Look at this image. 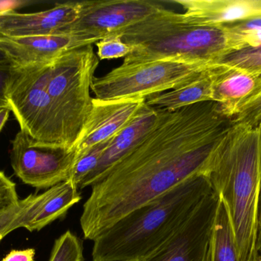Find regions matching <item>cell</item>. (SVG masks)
<instances>
[{"instance_id": "22", "label": "cell", "mask_w": 261, "mask_h": 261, "mask_svg": "<svg viewBox=\"0 0 261 261\" xmlns=\"http://www.w3.org/2000/svg\"><path fill=\"white\" fill-rule=\"evenodd\" d=\"M111 140L110 139L93 147L76 162L69 179L73 181L78 188L81 182L95 170Z\"/></svg>"}, {"instance_id": "10", "label": "cell", "mask_w": 261, "mask_h": 261, "mask_svg": "<svg viewBox=\"0 0 261 261\" xmlns=\"http://www.w3.org/2000/svg\"><path fill=\"white\" fill-rule=\"evenodd\" d=\"M218 204L219 197L213 192L205 196L172 237L145 261H208Z\"/></svg>"}, {"instance_id": "5", "label": "cell", "mask_w": 261, "mask_h": 261, "mask_svg": "<svg viewBox=\"0 0 261 261\" xmlns=\"http://www.w3.org/2000/svg\"><path fill=\"white\" fill-rule=\"evenodd\" d=\"M99 64L93 45L69 51L47 64L46 88L62 124L69 151L91 112L90 90Z\"/></svg>"}, {"instance_id": "17", "label": "cell", "mask_w": 261, "mask_h": 261, "mask_svg": "<svg viewBox=\"0 0 261 261\" xmlns=\"http://www.w3.org/2000/svg\"><path fill=\"white\" fill-rule=\"evenodd\" d=\"M79 188L73 181H64L42 194L32 195L20 223V228L41 231L58 219L64 218L81 200Z\"/></svg>"}, {"instance_id": "24", "label": "cell", "mask_w": 261, "mask_h": 261, "mask_svg": "<svg viewBox=\"0 0 261 261\" xmlns=\"http://www.w3.org/2000/svg\"><path fill=\"white\" fill-rule=\"evenodd\" d=\"M32 196L30 195L20 200L17 205L0 212V242L9 233L20 228V223Z\"/></svg>"}, {"instance_id": "13", "label": "cell", "mask_w": 261, "mask_h": 261, "mask_svg": "<svg viewBox=\"0 0 261 261\" xmlns=\"http://www.w3.org/2000/svg\"><path fill=\"white\" fill-rule=\"evenodd\" d=\"M260 95L261 73L215 64L212 100L221 114L232 121Z\"/></svg>"}, {"instance_id": "25", "label": "cell", "mask_w": 261, "mask_h": 261, "mask_svg": "<svg viewBox=\"0 0 261 261\" xmlns=\"http://www.w3.org/2000/svg\"><path fill=\"white\" fill-rule=\"evenodd\" d=\"M19 201L15 182L0 171V212L17 205Z\"/></svg>"}, {"instance_id": "32", "label": "cell", "mask_w": 261, "mask_h": 261, "mask_svg": "<svg viewBox=\"0 0 261 261\" xmlns=\"http://www.w3.org/2000/svg\"><path fill=\"white\" fill-rule=\"evenodd\" d=\"M256 261H261V254L260 256H259L258 258H257V260H256Z\"/></svg>"}, {"instance_id": "1", "label": "cell", "mask_w": 261, "mask_h": 261, "mask_svg": "<svg viewBox=\"0 0 261 261\" xmlns=\"http://www.w3.org/2000/svg\"><path fill=\"white\" fill-rule=\"evenodd\" d=\"M231 126L214 101L161 109L147 136L92 185L80 219L84 239L94 242L134 210L191 178L205 176Z\"/></svg>"}, {"instance_id": "30", "label": "cell", "mask_w": 261, "mask_h": 261, "mask_svg": "<svg viewBox=\"0 0 261 261\" xmlns=\"http://www.w3.org/2000/svg\"><path fill=\"white\" fill-rule=\"evenodd\" d=\"M258 222L259 226L261 231V178H260V195H259V203H258Z\"/></svg>"}, {"instance_id": "8", "label": "cell", "mask_w": 261, "mask_h": 261, "mask_svg": "<svg viewBox=\"0 0 261 261\" xmlns=\"http://www.w3.org/2000/svg\"><path fill=\"white\" fill-rule=\"evenodd\" d=\"M76 21L66 34L74 35L86 45H93L143 21L164 8L149 0H97L80 2Z\"/></svg>"}, {"instance_id": "19", "label": "cell", "mask_w": 261, "mask_h": 261, "mask_svg": "<svg viewBox=\"0 0 261 261\" xmlns=\"http://www.w3.org/2000/svg\"><path fill=\"white\" fill-rule=\"evenodd\" d=\"M208 261H240L226 208L219 199L210 240Z\"/></svg>"}, {"instance_id": "16", "label": "cell", "mask_w": 261, "mask_h": 261, "mask_svg": "<svg viewBox=\"0 0 261 261\" xmlns=\"http://www.w3.org/2000/svg\"><path fill=\"white\" fill-rule=\"evenodd\" d=\"M184 9L186 20L220 26L261 16V0H172Z\"/></svg>"}, {"instance_id": "15", "label": "cell", "mask_w": 261, "mask_h": 261, "mask_svg": "<svg viewBox=\"0 0 261 261\" xmlns=\"http://www.w3.org/2000/svg\"><path fill=\"white\" fill-rule=\"evenodd\" d=\"M85 46L76 36L69 34L0 36V51L15 65L21 67L48 64L65 52Z\"/></svg>"}, {"instance_id": "21", "label": "cell", "mask_w": 261, "mask_h": 261, "mask_svg": "<svg viewBox=\"0 0 261 261\" xmlns=\"http://www.w3.org/2000/svg\"><path fill=\"white\" fill-rule=\"evenodd\" d=\"M217 63L246 72L261 73V44L230 52Z\"/></svg>"}, {"instance_id": "20", "label": "cell", "mask_w": 261, "mask_h": 261, "mask_svg": "<svg viewBox=\"0 0 261 261\" xmlns=\"http://www.w3.org/2000/svg\"><path fill=\"white\" fill-rule=\"evenodd\" d=\"M49 261H85L82 241L72 231H66L55 241Z\"/></svg>"}, {"instance_id": "29", "label": "cell", "mask_w": 261, "mask_h": 261, "mask_svg": "<svg viewBox=\"0 0 261 261\" xmlns=\"http://www.w3.org/2000/svg\"><path fill=\"white\" fill-rule=\"evenodd\" d=\"M11 110L8 108L1 109L0 110V132L3 130V127L6 124L9 114H10Z\"/></svg>"}, {"instance_id": "27", "label": "cell", "mask_w": 261, "mask_h": 261, "mask_svg": "<svg viewBox=\"0 0 261 261\" xmlns=\"http://www.w3.org/2000/svg\"><path fill=\"white\" fill-rule=\"evenodd\" d=\"M15 68V64L12 61L0 64V110L9 109L7 90Z\"/></svg>"}, {"instance_id": "14", "label": "cell", "mask_w": 261, "mask_h": 261, "mask_svg": "<svg viewBox=\"0 0 261 261\" xmlns=\"http://www.w3.org/2000/svg\"><path fill=\"white\" fill-rule=\"evenodd\" d=\"M161 114V109L152 107L145 102L129 124L112 138L99 163L81 182L79 189L91 187L99 182L147 136L159 121Z\"/></svg>"}, {"instance_id": "28", "label": "cell", "mask_w": 261, "mask_h": 261, "mask_svg": "<svg viewBox=\"0 0 261 261\" xmlns=\"http://www.w3.org/2000/svg\"><path fill=\"white\" fill-rule=\"evenodd\" d=\"M35 250L28 248L24 250H13L10 251L2 261H35Z\"/></svg>"}, {"instance_id": "2", "label": "cell", "mask_w": 261, "mask_h": 261, "mask_svg": "<svg viewBox=\"0 0 261 261\" xmlns=\"http://www.w3.org/2000/svg\"><path fill=\"white\" fill-rule=\"evenodd\" d=\"M205 176L226 208L239 260L256 261L261 251V127L232 124L215 152Z\"/></svg>"}, {"instance_id": "18", "label": "cell", "mask_w": 261, "mask_h": 261, "mask_svg": "<svg viewBox=\"0 0 261 261\" xmlns=\"http://www.w3.org/2000/svg\"><path fill=\"white\" fill-rule=\"evenodd\" d=\"M215 64L202 72L196 79L187 85L147 98L148 105L164 110H178L197 103L213 101L212 88Z\"/></svg>"}, {"instance_id": "4", "label": "cell", "mask_w": 261, "mask_h": 261, "mask_svg": "<svg viewBox=\"0 0 261 261\" xmlns=\"http://www.w3.org/2000/svg\"><path fill=\"white\" fill-rule=\"evenodd\" d=\"M133 47L123 64L173 60L216 64L230 52L252 47L249 35L228 26H202L162 8L120 34Z\"/></svg>"}, {"instance_id": "11", "label": "cell", "mask_w": 261, "mask_h": 261, "mask_svg": "<svg viewBox=\"0 0 261 261\" xmlns=\"http://www.w3.org/2000/svg\"><path fill=\"white\" fill-rule=\"evenodd\" d=\"M145 102L144 99L103 101L93 98L88 119L70 150L74 155L75 164L89 150L110 140L126 127Z\"/></svg>"}, {"instance_id": "12", "label": "cell", "mask_w": 261, "mask_h": 261, "mask_svg": "<svg viewBox=\"0 0 261 261\" xmlns=\"http://www.w3.org/2000/svg\"><path fill=\"white\" fill-rule=\"evenodd\" d=\"M81 3H60L51 9L30 13L15 9L0 12V36L64 35L79 15Z\"/></svg>"}, {"instance_id": "6", "label": "cell", "mask_w": 261, "mask_h": 261, "mask_svg": "<svg viewBox=\"0 0 261 261\" xmlns=\"http://www.w3.org/2000/svg\"><path fill=\"white\" fill-rule=\"evenodd\" d=\"M213 64L160 60L122 64L91 84L99 101L144 99L187 85Z\"/></svg>"}, {"instance_id": "33", "label": "cell", "mask_w": 261, "mask_h": 261, "mask_svg": "<svg viewBox=\"0 0 261 261\" xmlns=\"http://www.w3.org/2000/svg\"><path fill=\"white\" fill-rule=\"evenodd\" d=\"M259 127H261V123H260V125H259Z\"/></svg>"}, {"instance_id": "26", "label": "cell", "mask_w": 261, "mask_h": 261, "mask_svg": "<svg viewBox=\"0 0 261 261\" xmlns=\"http://www.w3.org/2000/svg\"><path fill=\"white\" fill-rule=\"evenodd\" d=\"M261 123V95L232 120V124L258 127Z\"/></svg>"}, {"instance_id": "31", "label": "cell", "mask_w": 261, "mask_h": 261, "mask_svg": "<svg viewBox=\"0 0 261 261\" xmlns=\"http://www.w3.org/2000/svg\"><path fill=\"white\" fill-rule=\"evenodd\" d=\"M9 61H11L10 60L6 57V55L3 52L0 51V64L1 63L9 62Z\"/></svg>"}, {"instance_id": "3", "label": "cell", "mask_w": 261, "mask_h": 261, "mask_svg": "<svg viewBox=\"0 0 261 261\" xmlns=\"http://www.w3.org/2000/svg\"><path fill=\"white\" fill-rule=\"evenodd\" d=\"M213 193L205 176H198L134 210L94 241L93 261H145Z\"/></svg>"}, {"instance_id": "9", "label": "cell", "mask_w": 261, "mask_h": 261, "mask_svg": "<svg viewBox=\"0 0 261 261\" xmlns=\"http://www.w3.org/2000/svg\"><path fill=\"white\" fill-rule=\"evenodd\" d=\"M10 159L15 176L38 189L68 180L75 165L72 152L38 144L21 130L12 139Z\"/></svg>"}, {"instance_id": "23", "label": "cell", "mask_w": 261, "mask_h": 261, "mask_svg": "<svg viewBox=\"0 0 261 261\" xmlns=\"http://www.w3.org/2000/svg\"><path fill=\"white\" fill-rule=\"evenodd\" d=\"M99 60H110L125 58L133 52L132 45L124 42L120 35L107 37L96 43Z\"/></svg>"}, {"instance_id": "7", "label": "cell", "mask_w": 261, "mask_h": 261, "mask_svg": "<svg viewBox=\"0 0 261 261\" xmlns=\"http://www.w3.org/2000/svg\"><path fill=\"white\" fill-rule=\"evenodd\" d=\"M47 65H15L7 90L9 110L20 130L34 140L68 150L62 124L46 88Z\"/></svg>"}]
</instances>
